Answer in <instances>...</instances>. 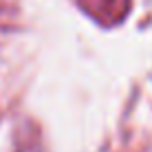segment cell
Instances as JSON below:
<instances>
[{"label": "cell", "instance_id": "obj_1", "mask_svg": "<svg viewBox=\"0 0 152 152\" xmlns=\"http://www.w3.org/2000/svg\"><path fill=\"white\" fill-rule=\"evenodd\" d=\"M15 152H33V150H31L29 145H27V148H20V150H15Z\"/></svg>", "mask_w": 152, "mask_h": 152}]
</instances>
